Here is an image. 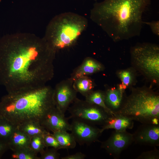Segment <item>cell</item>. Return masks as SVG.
<instances>
[{"label": "cell", "mask_w": 159, "mask_h": 159, "mask_svg": "<svg viewBox=\"0 0 159 159\" xmlns=\"http://www.w3.org/2000/svg\"><path fill=\"white\" fill-rule=\"evenodd\" d=\"M132 134L133 142L136 144L159 146V125L142 124Z\"/></svg>", "instance_id": "cell-11"}, {"label": "cell", "mask_w": 159, "mask_h": 159, "mask_svg": "<svg viewBox=\"0 0 159 159\" xmlns=\"http://www.w3.org/2000/svg\"><path fill=\"white\" fill-rule=\"evenodd\" d=\"M68 109L69 119H76L94 125L102 126L113 114L97 105L77 97Z\"/></svg>", "instance_id": "cell-7"}, {"label": "cell", "mask_w": 159, "mask_h": 159, "mask_svg": "<svg viewBox=\"0 0 159 159\" xmlns=\"http://www.w3.org/2000/svg\"><path fill=\"white\" fill-rule=\"evenodd\" d=\"M73 86L77 92L85 97L93 91L94 84L91 78L88 76H83L74 80Z\"/></svg>", "instance_id": "cell-18"}, {"label": "cell", "mask_w": 159, "mask_h": 159, "mask_svg": "<svg viewBox=\"0 0 159 159\" xmlns=\"http://www.w3.org/2000/svg\"><path fill=\"white\" fill-rule=\"evenodd\" d=\"M117 113L142 124L159 125V96L146 89L133 91L123 99Z\"/></svg>", "instance_id": "cell-5"}, {"label": "cell", "mask_w": 159, "mask_h": 159, "mask_svg": "<svg viewBox=\"0 0 159 159\" xmlns=\"http://www.w3.org/2000/svg\"><path fill=\"white\" fill-rule=\"evenodd\" d=\"M100 147L115 159L133 143L132 134L127 130L113 131L109 137L101 142Z\"/></svg>", "instance_id": "cell-9"}, {"label": "cell", "mask_w": 159, "mask_h": 159, "mask_svg": "<svg viewBox=\"0 0 159 159\" xmlns=\"http://www.w3.org/2000/svg\"><path fill=\"white\" fill-rule=\"evenodd\" d=\"M53 133V135L58 141L62 149H72L76 147L77 142L71 133H69L66 131Z\"/></svg>", "instance_id": "cell-19"}, {"label": "cell", "mask_w": 159, "mask_h": 159, "mask_svg": "<svg viewBox=\"0 0 159 159\" xmlns=\"http://www.w3.org/2000/svg\"><path fill=\"white\" fill-rule=\"evenodd\" d=\"M57 52L43 37L28 33L0 38V85L7 93L44 86L54 75Z\"/></svg>", "instance_id": "cell-1"}, {"label": "cell", "mask_w": 159, "mask_h": 159, "mask_svg": "<svg viewBox=\"0 0 159 159\" xmlns=\"http://www.w3.org/2000/svg\"><path fill=\"white\" fill-rule=\"evenodd\" d=\"M54 88L45 85L7 94L0 101V116L18 126L24 122L40 123L55 107Z\"/></svg>", "instance_id": "cell-3"}, {"label": "cell", "mask_w": 159, "mask_h": 159, "mask_svg": "<svg viewBox=\"0 0 159 159\" xmlns=\"http://www.w3.org/2000/svg\"><path fill=\"white\" fill-rule=\"evenodd\" d=\"M120 77L122 81L121 87L123 90L125 89L130 84L132 80V76L130 73L127 71H123L120 73Z\"/></svg>", "instance_id": "cell-27"}, {"label": "cell", "mask_w": 159, "mask_h": 159, "mask_svg": "<svg viewBox=\"0 0 159 159\" xmlns=\"http://www.w3.org/2000/svg\"><path fill=\"white\" fill-rule=\"evenodd\" d=\"M102 65L99 62L90 57H87L82 64L72 73L70 77L73 81L83 76H88L103 70Z\"/></svg>", "instance_id": "cell-14"}, {"label": "cell", "mask_w": 159, "mask_h": 159, "mask_svg": "<svg viewBox=\"0 0 159 159\" xmlns=\"http://www.w3.org/2000/svg\"><path fill=\"white\" fill-rule=\"evenodd\" d=\"M105 104L114 114L117 113L121 107L123 97V90L120 88H112L104 92Z\"/></svg>", "instance_id": "cell-15"}, {"label": "cell", "mask_w": 159, "mask_h": 159, "mask_svg": "<svg viewBox=\"0 0 159 159\" xmlns=\"http://www.w3.org/2000/svg\"><path fill=\"white\" fill-rule=\"evenodd\" d=\"M85 98V100L87 102L99 106L108 112L113 114L105 104L104 92L100 91H92Z\"/></svg>", "instance_id": "cell-21"}, {"label": "cell", "mask_w": 159, "mask_h": 159, "mask_svg": "<svg viewBox=\"0 0 159 159\" xmlns=\"http://www.w3.org/2000/svg\"><path fill=\"white\" fill-rule=\"evenodd\" d=\"M134 125V121L130 118L120 114H115L102 126L100 130L102 133L109 129L118 131L132 129Z\"/></svg>", "instance_id": "cell-13"}, {"label": "cell", "mask_w": 159, "mask_h": 159, "mask_svg": "<svg viewBox=\"0 0 159 159\" xmlns=\"http://www.w3.org/2000/svg\"><path fill=\"white\" fill-rule=\"evenodd\" d=\"M71 133L80 145H90L93 143L100 142L98 139L102 133L100 128L80 120L72 119L70 124Z\"/></svg>", "instance_id": "cell-8"}, {"label": "cell", "mask_w": 159, "mask_h": 159, "mask_svg": "<svg viewBox=\"0 0 159 159\" xmlns=\"http://www.w3.org/2000/svg\"><path fill=\"white\" fill-rule=\"evenodd\" d=\"M17 126L0 116V140L8 143L9 139Z\"/></svg>", "instance_id": "cell-20"}, {"label": "cell", "mask_w": 159, "mask_h": 159, "mask_svg": "<svg viewBox=\"0 0 159 159\" xmlns=\"http://www.w3.org/2000/svg\"><path fill=\"white\" fill-rule=\"evenodd\" d=\"M37 154L28 147L13 151L11 158L13 159H40Z\"/></svg>", "instance_id": "cell-22"}, {"label": "cell", "mask_w": 159, "mask_h": 159, "mask_svg": "<svg viewBox=\"0 0 159 159\" xmlns=\"http://www.w3.org/2000/svg\"><path fill=\"white\" fill-rule=\"evenodd\" d=\"M43 136L37 135L31 138L29 147L37 154L42 152L45 147Z\"/></svg>", "instance_id": "cell-23"}, {"label": "cell", "mask_w": 159, "mask_h": 159, "mask_svg": "<svg viewBox=\"0 0 159 159\" xmlns=\"http://www.w3.org/2000/svg\"><path fill=\"white\" fill-rule=\"evenodd\" d=\"M57 150L52 148L44 150L40 153V159H59L60 158V154Z\"/></svg>", "instance_id": "cell-25"}, {"label": "cell", "mask_w": 159, "mask_h": 159, "mask_svg": "<svg viewBox=\"0 0 159 159\" xmlns=\"http://www.w3.org/2000/svg\"><path fill=\"white\" fill-rule=\"evenodd\" d=\"M44 141L45 147H49L54 148L57 150L62 149L58 142L49 132L43 136Z\"/></svg>", "instance_id": "cell-24"}, {"label": "cell", "mask_w": 159, "mask_h": 159, "mask_svg": "<svg viewBox=\"0 0 159 159\" xmlns=\"http://www.w3.org/2000/svg\"><path fill=\"white\" fill-rule=\"evenodd\" d=\"M17 127L31 138L37 135L43 136L49 132L39 123L34 121L24 122Z\"/></svg>", "instance_id": "cell-17"}, {"label": "cell", "mask_w": 159, "mask_h": 159, "mask_svg": "<svg viewBox=\"0 0 159 159\" xmlns=\"http://www.w3.org/2000/svg\"><path fill=\"white\" fill-rule=\"evenodd\" d=\"M144 24L148 25L152 32L155 35L159 36V21H152L150 22H144Z\"/></svg>", "instance_id": "cell-28"}, {"label": "cell", "mask_w": 159, "mask_h": 159, "mask_svg": "<svg viewBox=\"0 0 159 159\" xmlns=\"http://www.w3.org/2000/svg\"><path fill=\"white\" fill-rule=\"evenodd\" d=\"M73 83V80L70 77L57 83L54 88L55 107L64 114L77 98V92L74 88Z\"/></svg>", "instance_id": "cell-10"}, {"label": "cell", "mask_w": 159, "mask_h": 159, "mask_svg": "<svg viewBox=\"0 0 159 159\" xmlns=\"http://www.w3.org/2000/svg\"><path fill=\"white\" fill-rule=\"evenodd\" d=\"M31 138L19 129L17 126L8 143L9 149L13 151L29 147Z\"/></svg>", "instance_id": "cell-16"}, {"label": "cell", "mask_w": 159, "mask_h": 159, "mask_svg": "<svg viewBox=\"0 0 159 159\" xmlns=\"http://www.w3.org/2000/svg\"><path fill=\"white\" fill-rule=\"evenodd\" d=\"M9 149L8 143L0 140V158Z\"/></svg>", "instance_id": "cell-30"}, {"label": "cell", "mask_w": 159, "mask_h": 159, "mask_svg": "<svg viewBox=\"0 0 159 159\" xmlns=\"http://www.w3.org/2000/svg\"><path fill=\"white\" fill-rule=\"evenodd\" d=\"M153 150L142 153L136 158V159H159V150L156 147H154Z\"/></svg>", "instance_id": "cell-26"}, {"label": "cell", "mask_w": 159, "mask_h": 159, "mask_svg": "<svg viewBox=\"0 0 159 159\" xmlns=\"http://www.w3.org/2000/svg\"><path fill=\"white\" fill-rule=\"evenodd\" d=\"M69 120L68 117H65V114L55 107L46 114L40 124L49 132L70 131Z\"/></svg>", "instance_id": "cell-12"}, {"label": "cell", "mask_w": 159, "mask_h": 159, "mask_svg": "<svg viewBox=\"0 0 159 159\" xmlns=\"http://www.w3.org/2000/svg\"><path fill=\"white\" fill-rule=\"evenodd\" d=\"M86 155L80 152H77L75 153L61 158V159H84Z\"/></svg>", "instance_id": "cell-29"}, {"label": "cell", "mask_w": 159, "mask_h": 159, "mask_svg": "<svg viewBox=\"0 0 159 159\" xmlns=\"http://www.w3.org/2000/svg\"><path fill=\"white\" fill-rule=\"evenodd\" d=\"M132 60L144 74L153 80L159 77V47L149 43L139 44L131 50Z\"/></svg>", "instance_id": "cell-6"}, {"label": "cell", "mask_w": 159, "mask_h": 159, "mask_svg": "<svg viewBox=\"0 0 159 159\" xmlns=\"http://www.w3.org/2000/svg\"><path fill=\"white\" fill-rule=\"evenodd\" d=\"M151 0H104L96 2L90 18L115 42L140 35L143 16Z\"/></svg>", "instance_id": "cell-2"}, {"label": "cell", "mask_w": 159, "mask_h": 159, "mask_svg": "<svg viewBox=\"0 0 159 159\" xmlns=\"http://www.w3.org/2000/svg\"><path fill=\"white\" fill-rule=\"evenodd\" d=\"M88 25L83 16L71 12L62 13L50 21L43 37L57 52L74 45Z\"/></svg>", "instance_id": "cell-4"}, {"label": "cell", "mask_w": 159, "mask_h": 159, "mask_svg": "<svg viewBox=\"0 0 159 159\" xmlns=\"http://www.w3.org/2000/svg\"><path fill=\"white\" fill-rule=\"evenodd\" d=\"M94 1H96L97 0H94Z\"/></svg>", "instance_id": "cell-31"}]
</instances>
